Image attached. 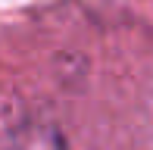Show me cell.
<instances>
[{
    "instance_id": "obj_1",
    "label": "cell",
    "mask_w": 153,
    "mask_h": 150,
    "mask_svg": "<svg viewBox=\"0 0 153 150\" xmlns=\"http://www.w3.org/2000/svg\"><path fill=\"white\" fill-rule=\"evenodd\" d=\"M6 150H66L59 128L44 119H28L13 131Z\"/></svg>"
}]
</instances>
